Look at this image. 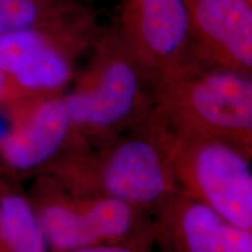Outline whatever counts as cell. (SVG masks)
<instances>
[{"label":"cell","mask_w":252,"mask_h":252,"mask_svg":"<svg viewBox=\"0 0 252 252\" xmlns=\"http://www.w3.org/2000/svg\"><path fill=\"white\" fill-rule=\"evenodd\" d=\"M191 175L200 201L234 225L252 229V172L238 150L223 141L201 144Z\"/></svg>","instance_id":"1"},{"label":"cell","mask_w":252,"mask_h":252,"mask_svg":"<svg viewBox=\"0 0 252 252\" xmlns=\"http://www.w3.org/2000/svg\"><path fill=\"white\" fill-rule=\"evenodd\" d=\"M126 37L144 60L173 64L196 39L187 0H122Z\"/></svg>","instance_id":"2"},{"label":"cell","mask_w":252,"mask_h":252,"mask_svg":"<svg viewBox=\"0 0 252 252\" xmlns=\"http://www.w3.org/2000/svg\"><path fill=\"white\" fill-rule=\"evenodd\" d=\"M39 219L48 244L74 251L124 236L133 224L134 213L131 204L108 196L82 210L52 204Z\"/></svg>","instance_id":"3"},{"label":"cell","mask_w":252,"mask_h":252,"mask_svg":"<svg viewBox=\"0 0 252 252\" xmlns=\"http://www.w3.org/2000/svg\"><path fill=\"white\" fill-rule=\"evenodd\" d=\"M185 103L198 121L228 132H251L252 83L230 68L198 75L185 89Z\"/></svg>","instance_id":"4"},{"label":"cell","mask_w":252,"mask_h":252,"mask_svg":"<svg viewBox=\"0 0 252 252\" xmlns=\"http://www.w3.org/2000/svg\"><path fill=\"white\" fill-rule=\"evenodd\" d=\"M196 40L220 55L230 69L252 67L251 0H187Z\"/></svg>","instance_id":"5"},{"label":"cell","mask_w":252,"mask_h":252,"mask_svg":"<svg viewBox=\"0 0 252 252\" xmlns=\"http://www.w3.org/2000/svg\"><path fill=\"white\" fill-rule=\"evenodd\" d=\"M108 196L131 204H149L168 189V175L158 150L149 141L133 139L110 156L103 171Z\"/></svg>","instance_id":"6"},{"label":"cell","mask_w":252,"mask_h":252,"mask_svg":"<svg viewBox=\"0 0 252 252\" xmlns=\"http://www.w3.org/2000/svg\"><path fill=\"white\" fill-rule=\"evenodd\" d=\"M71 125L63 99L42 103L23 128L4 138L5 160L18 169L41 165L61 149Z\"/></svg>","instance_id":"7"},{"label":"cell","mask_w":252,"mask_h":252,"mask_svg":"<svg viewBox=\"0 0 252 252\" xmlns=\"http://www.w3.org/2000/svg\"><path fill=\"white\" fill-rule=\"evenodd\" d=\"M89 105V123L109 127L127 117L140 94L137 69L126 59H113L103 68L96 86L84 90Z\"/></svg>","instance_id":"8"},{"label":"cell","mask_w":252,"mask_h":252,"mask_svg":"<svg viewBox=\"0 0 252 252\" xmlns=\"http://www.w3.org/2000/svg\"><path fill=\"white\" fill-rule=\"evenodd\" d=\"M180 220L189 252H252L251 230L228 222L202 201L188 203Z\"/></svg>","instance_id":"9"},{"label":"cell","mask_w":252,"mask_h":252,"mask_svg":"<svg viewBox=\"0 0 252 252\" xmlns=\"http://www.w3.org/2000/svg\"><path fill=\"white\" fill-rule=\"evenodd\" d=\"M0 237L11 252H47L48 248L39 216L18 195L0 201Z\"/></svg>","instance_id":"10"},{"label":"cell","mask_w":252,"mask_h":252,"mask_svg":"<svg viewBox=\"0 0 252 252\" xmlns=\"http://www.w3.org/2000/svg\"><path fill=\"white\" fill-rule=\"evenodd\" d=\"M71 74L69 59L49 42L14 75V78L26 89L54 90L67 84Z\"/></svg>","instance_id":"11"},{"label":"cell","mask_w":252,"mask_h":252,"mask_svg":"<svg viewBox=\"0 0 252 252\" xmlns=\"http://www.w3.org/2000/svg\"><path fill=\"white\" fill-rule=\"evenodd\" d=\"M48 13L77 15L80 12L72 5L53 9L43 0H0V36L12 32L37 28Z\"/></svg>","instance_id":"12"},{"label":"cell","mask_w":252,"mask_h":252,"mask_svg":"<svg viewBox=\"0 0 252 252\" xmlns=\"http://www.w3.org/2000/svg\"><path fill=\"white\" fill-rule=\"evenodd\" d=\"M50 39L39 28L12 32L0 36V70L14 76Z\"/></svg>","instance_id":"13"},{"label":"cell","mask_w":252,"mask_h":252,"mask_svg":"<svg viewBox=\"0 0 252 252\" xmlns=\"http://www.w3.org/2000/svg\"><path fill=\"white\" fill-rule=\"evenodd\" d=\"M72 252H132L128 249L122 247H110V245H90V247L81 248Z\"/></svg>","instance_id":"14"},{"label":"cell","mask_w":252,"mask_h":252,"mask_svg":"<svg viewBox=\"0 0 252 252\" xmlns=\"http://www.w3.org/2000/svg\"><path fill=\"white\" fill-rule=\"evenodd\" d=\"M6 76H7V75H5L4 72L0 70V97L2 96V94H4V91H5V88H6Z\"/></svg>","instance_id":"15"},{"label":"cell","mask_w":252,"mask_h":252,"mask_svg":"<svg viewBox=\"0 0 252 252\" xmlns=\"http://www.w3.org/2000/svg\"><path fill=\"white\" fill-rule=\"evenodd\" d=\"M4 137H5V128H4V125H2L1 121H0V139Z\"/></svg>","instance_id":"16"}]
</instances>
